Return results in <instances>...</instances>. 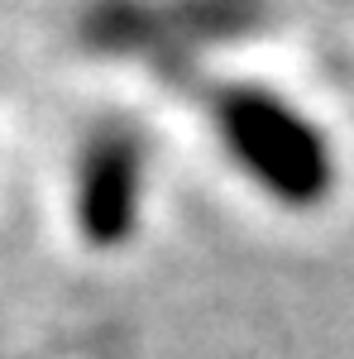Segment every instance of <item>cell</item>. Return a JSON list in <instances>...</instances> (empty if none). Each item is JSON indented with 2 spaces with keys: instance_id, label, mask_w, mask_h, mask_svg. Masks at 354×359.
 I'll return each instance as SVG.
<instances>
[{
  "instance_id": "obj_1",
  "label": "cell",
  "mask_w": 354,
  "mask_h": 359,
  "mask_svg": "<svg viewBox=\"0 0 354 359\" xmlns=\"http://www.w3.org/2000/svg\"><path fill=\"white\" fill-rule=\"evenodd\" d=\"M201 101L211 111L220 144L249 177L282 206H321L335 187V154L326 135L278 91L254 82H206Z\"/></svg>"
},
{
  "instance_id": "obj_2",
  "label": "cell",
  "mask_w": 354,
  "mask_h": 359,
  "mask_svg": "<svg viewBox=\"0 0 354 359\" xmlns=\"http://www.w3.org/2000/svg\"><path fill=\"white\" fill-rule=\"evenodd\" d=\"M264 25V0H96L82 15V39L96 53H144L182 67L187 53L235 43Z\"/></svg>"
},
{
  "instance_id": "obj_3",
  "label": "cell",
  "mask_w": 354,
  "mask_h": 359,
  "mask_svg": "<svg viewBox=\"0 0 354 359\" xmlns=\"http://www.w3.org/2000/svg\"><path fill=\"white\" fill-rule=\"evenodd\" d=\"M144 206V139L135 125H96L77 154L72 211L86 245L120 249L135 240Z\"/></svg>"
}]
</instances>
